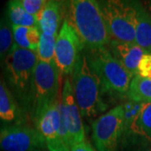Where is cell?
Returning a JSON list of instances; mask_svg holds the SVG:
<instances>
[{"label": "cell", "instance_id": "obj_1", "mask_svg": "<svg viewBox=\"0 0 151 151\" xmlns=\"http://www.w3.org/2000/svg\"><path fill=\"white\" fill-rule=\"evenodd\" d=\"M65 19L73 28L85 49L107 46L111 40L98 1L71 0L67 2Z\"/></svg>", "mask_w": 151, "mask_h": 151}, {"label": "cell", "instance_id": "obj_2", "mask_svg": "<svg viewBox=\"0 0 151 151\" xmlns=\"http://www.w3.org/2000/svg\"><path fill=\"white\" fill-rule=\"evenodd\" d=\"M38 62L36 52L14 44L2 62L7 86L23 111L29 115L32 101L34 72Z\"/></svg>", "mask_w": 151, "mask_h": 151}, {"label": "cell", "instance_id": "obj_3", "mask_svg": "<svg viewBox=\"0 0 151 151\" xmlns=\"http://www.w3.org/2000/svg\"><path fill=\"white\" fill-rule=\"evenodd\" d=\"M70 75L73 94L81 117L90 119L104 113L108 105L104 101L102 82L89 65L83 50Z\"/></svg>", "mask_w": 151, "mask_h": 151}, {"label": "cell", "instance_id": "obj_4", "mask_svg": "<svg viewBox=\"0 0 151 151\" xmlns=\"http://www.w3.org/2000/svg\"><path fill=\"white\" fill-rule=\"evenodd\" d=\"M83 52L90 66L102 82L104 95L127 94L133 76L119 60L115 59L107 46L85 49Z\"/></svg>", "mask_w": 151, "mask_h": 151}, {"label": "cell", "instance_id": "obj_5", "mask_svg": "<svg viewBox=\"0 0 151 151\" xmlns=\"http://www.w3.org/2000/svg\"><path fill=\"white\" fill-rule=\"evenodd\" d=\"M60 71L55 61L43 62L38 60L34 72L29 113L35 127L49 107L60 98Z\"/></svg>", "mask_w": 151, "mask_h": 151}, {"label": "cell", "instance_id": "obj_6", "mask_svg": "<svg viewBox=\"0 0 151 151\" xmlns=\"http://www.w3.org/2000/svg\"><path fill=\"white\" fill-rule=\"evenodd\" d=\"M98 4L111 40L135 43L134 2L105 0Z\"/></svg>", "mask_w": 151, "mask_h": 151}, {"label": "cell", "instance_id": "obj_7", "mask_svg": "<svg viewBox=\"0 0 151 151\" xmlns=\"http://www.w3.org/2000/svg\"><path fill=\"white\" fill-rule=\"evenodd\" d=\"M92 140L97 151H118L124 133V105H119L93 121Z\"/></svg>", "mask_w": 151, "mask_h": 151}, {"label": "cell", "instance_id": "obj_8", "mask_svg": "<svg viewBox=\"0 0 151 151\" xmlns=\"http://www.w3.org/2000/svg\"><path fill=\"white\" fill-rule=\"evenodd\" d=\"M0 149L4 151H38L47 148L43 136L35 128L14 124L0 129Z\"/></svg>", "mask_w": 151, "mask_h": 151}, {"label": "cell", "instance_id": "obj_9", "mask_svg": "<svg viewBox=\"0 0 151 151\" xmlns=\"http://www.w3.org/2000/svg\"><path fill=\"white\" fill-rule=\"evenodd\" d=\"M84 45L65 18L55 41L54 61L60 73L71 74Z\"/></svg>", "mask_w": 151, "mask_h": 151}, {"label": "cell", "instance_id": "obj_10", "mask_svg": "<svg viewBox=\"0 0 151 151\" xmlns=\"http://www.w3.org/2000/svg\"><path fill=\"white\" fill-rule=\"evenodd\" d=\"M60 116L68 134L70 147L86 140L82 117L76 104L70 78L66 76L60 97Z\"/></svg>", "mask_w": 151, "mask_h": 151}, {"label": "cell", "instance_id": "obj_11", "mask_svg": "<svg viewBox=\"0 0 151 151\" xmlns=\"http://www.w3.org/2000/svg\"><path fill=\"white\" fill-rule=\"evenodd\" d=\"M35 128L43 136L49 151H70L61 136L60 98L49 107Z\"/></svg>", "mask_w": 151, "mask_h": 151}, {"label": "cell", "instance_id": "obj_12", "mask_svg": "<svg viewBox=\"0 0 151 151\" xmlns=\"http://www.w3.org/2000/svg\"><path fill=\"white\" fill-rule=\"evenodd\" d=\"M113 57L117 59L133 76L137 75L138 65L145 51L135 43L111 40L107 45Z\"/></svg>", "mask_w": 151, "mask_h": 151}, {"label": "cell", "instance_id": "obj_13", "mask_svg": "<svg viewBox=\"0 0 151 151\" xmlns=\"http://www.w3.org/2000/svg\"><path fill=\"white\" fill-rule=\"evenodd\" d=\"M66 4L63 1L47 0L37 19L38 27L41 32L50 35H58L60 25L66 15Z\"/></svg>", "mask_w": 151, "mask_h": 151}, {"label": "cell", "instance_id": "obj_14", "mask_svg": "<svg viewBox=\"0 0 151 151\" xmlns=\"http://www.w3.org/2000/svg\"><path fill=\"white\" fill-rule=\"evenodd\" d=\"M134 5L135 44L145 51V54H151V14L140 3L134 2Z\"/></svg>", "mask_w": 151, "mask_h": 151}, {"label": "cell", "instance_id": "obj_15", "mask_svg": "<svg viewBox=\"0 0 151 151\" xmlns=\"http://www.w3.org/2000/svg\"><path fill=\"white\" fill-rule=\"evenodd\" d=\"M23 111L4 81L0 78V119L12 122L20 119Z\"/></svg>", "mask_w": 151, "mask_h": 151}, {"label": "cell", "instance_id": "obj_16", "mask_svg": "<svg viewBox=\"0 0 151 151\" xmlns=\"http://www.w3.org/2000/svg\"><path fill=\"white\" fill-rule=\"evenodd\" d=\"M14 44L19 48L37 51L41 31L38 26H12Z\"/></svg>", "mask_w": 151, "mask_h": 151}, {"label": "cell", "instance_id": "obj_17", "mask_svg": "<svg viewBox=\"0 0 151 151\" xmlns=\"http://www.w3.org/2000/svg\"><path fill=\"white\" fill-rule=\"evenodd\" d=\"M126 95L131 102L151 103V79L134 76Z\"/></svg>", "mask_w": 151, "mask_h": 151}, {"label": "cell", "instance_id": "obj_18", "mask_svg": "<svg viewBox=\"0 0 151 151\" xmlns=\"http://www.w3.org/2000/svg\"><path fill=\"white\" fill-rule=\"evenodd\" d=\"M8 18L12 26H38L37 19L25 11L19 0H12L8 3Z\"/></svg>", "mask_w": 151, "mask_h": 151}, {"label": "cell", "instance_id": "obj_19", "mask_svg": "<svg viewBox=\"0 0 151 151\" xmlns=\"http://www.w3.org/2000/svg\"><path fill=\"white\" fill-rule=\"evenodd\" d=\"M129 130L135 134L151 140V103L141 104V108L134 120L130 126Z\"/></svg>", "mask_w": 151, "mask_h": 151}, {"label": "cell", "instance_id": "obj_20", "mask_svg": "<svg viewBox=\"0 0 151 151\" xmlns=\"http://www.w3.org/2000/svg\"><path fill=\"white\" fill-rule=\"evenodd\" d=\"M56 38L57 35H50L41 32L40 43L36 51L39 60L43 62L54 61Z\"/></svg>", "mask_w": 151, "mask_h": 151}, {"label": "cell", "instance_id": "obj_21", "mask_svg": "<svg viewBox=\"0 0 151 151\" xmlns=\"http://www.w3.org/2000/svg\"><path fill=\"white\" fill-rule=\"evenodd\" d=\"M14 45L13 30L9 22L4 19H0V63H2L6 56L10 52Z\"/></svg>", "mask_w": 151, "mask_h": 151}, {"label": "cell", "instance_id": "obj_22", "mask_svg": "<svg viewBox=\"0 0 151 151\" xmlns=\"http://www.w3.org/2000/svg\"><path fill=\"white\" fill-rule=\"evenodd\" d=\"M19 2L27 13L38 19L47 0H19Z\"/></svg>", "mask_w": 151, "mask_h": 151}, {"label": "cell", "instance_id": "obj_23", "mask_svg": "<svg viewBox=\"0 0 151 151\" xmlns=\"http://www.w3.org/2000/svg\"><path fill=\"white\" fill-rule=\"evenodd\" d=\"M137 75L151 79V54H145L138 65Z\"/></svg>", "mask_w": 151, "mask_h": 151}, {"label": "cell", "instance_id": "obj_24", "mask_svg": "<svg viewBox=\"0 0 151 151\" xmlns=\"http://www.w3.org/2000/svg\"><path fill=\"white\" fill-rule=\"evenodd\" d=\"M70 151H96V150L92 147L89 141L85 140L72 146Z\"/></svg>", "mask_w": 151, "mask_h": 151}, {"label": "cell", "instance_id": "obj_25", "mask_svg": "<svg viewBox=\"0 0 151 151\" xmlns=\"http://www.w3.org/2000/svg\"><path fill=\"white\" fill-rule=\"evenodd\" d=\"M147 5H148V7H149V12H150V14H151V1L148 2Z\"/></svg>", "mask_w": 151, "mask_h": 151}, {"label": "cell", "instance_id": "obj_26", "mask_svg": "<svg viewBox=\"0 0 151 151\" xmlns=\"http://www.w3.org/2000/svg\"><path fill=\"white\" fill-rule=\"evenodd\" d=\"M38 151H45V150H38Z\"/></svg>", "mask_w": 151, "mask_h": 151}, {"label": "cell", "instance_id": "obj_27", "mask_svg": "<svg viewBox=\"0 0 151 151\" xmlns=\"http://www.w3.org/2000/svg\"><path fill=\"white\" fill-rule=\"evenodd\" d=\"M150 145H151V140H150Z\"/></svg>", "mask_w": 151, "mask_h": 151}]
</instances>
